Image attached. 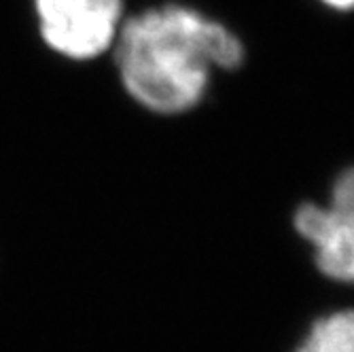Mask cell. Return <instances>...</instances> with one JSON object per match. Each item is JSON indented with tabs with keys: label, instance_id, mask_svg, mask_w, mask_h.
Instances as JSON below:
<instances>
[{
	"label": "cell",
	"instance_id": "obj_1",
	"mask_svg": "<svg viewBox=\"0 0 354 352\" xmlns=\"http://www.w3.org/2000/svg\"><path fill=\"white\" fill-rule=\"evenodd\" d=\"M113 47L125 91L166 117L200 106L212 75L244 62L234 30L185 5L153 7L123 21Z\"/></svg>",
	"mask_w": 354,
	"mask_h": 352
},
{
	"label": "cell",
	"instance_id": "obj_2",
	"mask_svg": "<svg viewBox=\"0 0 354 352\" xmlns=\"http://www.w3.org/2000/svg\"><path fill=\"white\" fill-rule=\"evenodd\" d=\"M41 37L71 59L109 51L123 24V0H35Z\"/></svg>",
	"mask_w": 354,
	"mask_h": 352
},
{
	"label": "cell",
	"instance_id": "obj_3",
	"mask_svg": "<svg viewBox=\"0 0 354 352\" xmlns=\"http://www.w3.org/2000/svg\"><path fill=\"white\" fill-rule=\"evenodd\" d=\"M293 228L310 246L320 274L337 284H354V234L327 202L299 204Z\"/></svg>",
	"mask_w": 354,
	"mask_h": 352
},
{
	"label": "cell",
	"instance_id": "obj_4",
	"mask_svg": "<svg viewBox=\"0 0 354 352\" xmlns=\"http://www.w3.org/2000/svg\"><path fill=\"white\" fill-rule=\"evenodd\" d=\"M293 352H354V308L316 318Z\"/></svg>",
	"mask_w": 354,
	"mask_h": 352
},
{
	"label": "cell",
	"instance_id": "obj_5",
	"mask_svg": "<svg viewBox=\"0 0 354 352\" xmlns=\"http://www.w3.org/2000/svg\"><path fill=\"white\" fill-rule=\"evenodd\" d=\"M354 234V166L342 170L331 185L327 202Z\"/></svg>",
	"mask_w": 354,
	"mask_h": 352
},
{
	"label": "cell",
	"instance_id": "obj_6",
	"mask_svg": "<svg viewBox=\"0 0 354 352\" xmlns=\"http://www.w3.org/2000/svg\"><path fill=\"white\" fill-rule=\"evenodd\" d=\"M323 3L331 9H337V11H350L354 9V0H323Z\"/></svg>",
	"mask_w": 354,
	"mask_h": 352
}]
</instances>
